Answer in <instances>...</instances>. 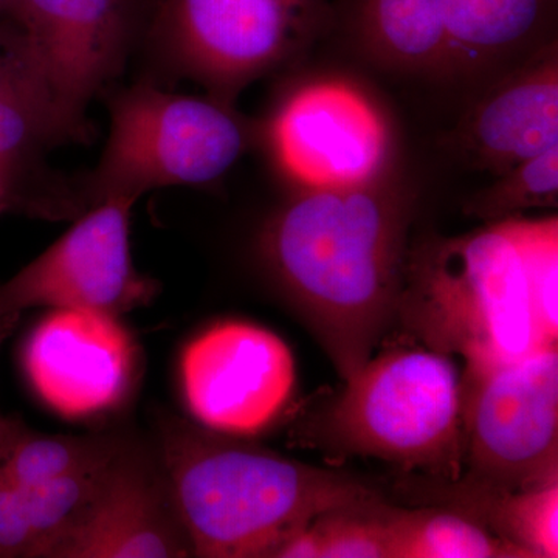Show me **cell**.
I'll use <instances>...</instances> for the list:
<instances>
[{"label": "cell", "instance_id": "obj_1", "mask_svg": "<svg viewBox=\"0 0 558 558\" xmlns=\"http://www.w3.org/2000/svg\"><path fill=\"white\" fill-rule=\"evenodd\" d=\"M410 218L403 191L381 179L303 191L264 229L267 267L344 381L398 315Z\"/></svg>", "mask_w": 558, "mask_h": 558}, {"label": "cell", "instance_id": "obj_2", "mask_svg": "<svg viewBox=\"0 0 558 558\" xmlns=\"http://www.w3.org/2000/svg\"><path fill=\"white\" fill-rule=\"evenodd\" d=\"M159 453L196 557L275 558L318 517L380 499L343 473L185 422L163 425Z\"/></svg>", "mask_w": 558, "mask_h": 558}, {"label": "cell", "instance_id": "obj_3", "mask_svg": "<svg viewBox=\"0 0 558 558\" xmlns=\"http://www.w3.org/2000/svg\"><path fill=\"white\" fill-rule=\"evenodd\" d=\"M398 315L425 347L468 368L515 362L539 341L509 219L409 253Z\"/></svg>", "mask_w": 558, "mask_h": 558}, {"label": "cell", "instance_id": "obj_4", "mask_svg": "<svg viewBox=\"0 0 558 558\" xmlns=\"http://www.w3.org/2000/svg\"><path fill=\"white\" fill-rule=\"evenodd\" d=\"M344 384L328 417L337 446L440 480L462 475L461 379L449 355L391 349Z\"/></svg>", "mask_w": 558, "mask_h": 558}, {"label": "cell", "instance_id": "obj_5", "mask_svg": "<svg viewBox=\"0 0 558 558\" xmlns=\"http://www.w3.org/2000/svg\"><path fill=\"white\" fill-rule=\"evenodd\" d=\"M110 132L83 185L92 205L137 202L150 190L204 185L233 168L250 130L229 102L160 89L153 80L110 95Z\"/></svg>", "mask_w": 558, "mask_h": 558}, {"label": "cell", "instance_id": "obj_6", "mask_svg": "<svg viewBox=\"0 0 558 558\" xmlns=\"http://www.w3.org/2000/svg\"><path fill=\"white\" fill-rule=\"evenodd\" d=\"M330 0H157L143 44L160 72L233 102L303 50L332 17Z\"/></svg>", "mask_w": 558, "mask_h": 558}, {"label": "cell", "instance_id": "obj_7", "mask_svg": "<svg viewBox=\"0 0 558 558\" xmlns=\"http://www.w3.org/2000/svg\"><path fill=\"white\" fill-rule=\"evenodd\" d=\"M461 422V483L515 492L558 481L557 344L465 369Z\"/></svg>", "mask_w": 558, "mask_h": 558}, {"label": "cell", "instance_id": "obj_8", "mask_svg": "<svg viewBox=\"0 0 558 558\" xmlns=\"http://www.w3.org/2000/svg\"><path fill=\"white\" fill-rule=\"evenodd\" d=\"M269 135L279 167L304 191L369 185L384 179L391 160L384 112L343 78L312 80L293 90Z\"/></svg>", "mask_w": 558, "mask_h": 558}, {"label": "cell", "instance_id": "obj_9", "mask_svg": "<svg viewBox=\"0 0 558 558\" xmlns=\"http://www.w3.org/2000/svg\"><path fill=\"white\" fill-rule=\"evenodd\" d=\"M135 202L92 205L38 258L0 282V318L16 325L33 307H83L120 315L153 300L156 286L135 270L130 218Z\"/></svg>", "mask_w": 558, "mask_h": 558}, {"label": "cell", "instance_id": "obj_10", "mask_svg": "<svg viewBox=\"0 0 558 558\" xmlns=\"http://www.w3.org/2000/svg\"><path fill=\"white\" fill-rule=\"evenodd\" d=\"M157 0H14L24 33L62 109L89 131L86 108L119 78L146 38Z\"/></svg>", "mask_w": 558, "mask_h": 558}, {"label": "cell", "instance_id": "obj_11", "mask_svg": "<svg viewBox=\"0 0 558 558\" xmlns=\"http://www.w3.org/2000/svg\"><path fill=\"white\" fill-rule=\"evenodd\" d=\"M183 398L211 432L252 436L269 427L295 388V359L277 333L223 322L191 340L180 360Z\"/></svg>", "mask_w": 558, "mask_h": 558}, {"label": "cell", "instance_id": "obj_12", "mask_svg": "<svg viewBox=\"0 0 558 558\" xmlns=\"http://www.w3.org/2000/svg\"><path fill=\"white\" fill-rule=\"evenodd\" d=\"M22 366L33 391L54 413L83 418L126 399L137 354L119 315L61 307L32 330Z\"/></svg>", "mask_w": 558, "mask_h": 558}, {"label": "cell", "instance_id": "obj_13", "mask_svg": "<svg viewBox=\"0 0 558 558\" xmlns=\"http://www.w3.org/2000/svg\"><path fill=\"white\" fill-rule=\"evenodd\" d=\"M193 556L160 461L126 446L100 494L50 558H175Z\"/></svg>", "mask_w": 558, "mask_h": 558}, {"label": "cell", "instance_id": "obj_14", "mask_svg": "<svg viewBox=\"0 0 558 558\" xmlns=\"http://www.w3.org/2000/svg\"><path fill=\"white\" fill-rule=\"evenodd\" d=\"M461 142L478 167L497 174L558 148L556 46L539 51L473 105Z\"/></svg>", "mask_w": 558, "mask_h": 558}, {"label": "cell", "instance_id": "obj_15", "mask_svg": "<svg viewBox=\"0 0 558 558\" xmlns=\"http://www.w3.org/2000/svg\"><path fill=\"white\" fill-rule=\"evenodd\" d=\"M89 138L62 109L21 28L0 20V175L22 201L20 183L39 167L44 154L68 142Z\"/></svg>", "mask_w": 558, "mask_h": 558}, {"label": "cell", "instance_id": "obj_16", "mask_svg": "<svg viewBox=\"0 0 558 558\" xmlns=\"http://www.w3.org/2000/svg\"><path fill=\"white\" fill-rule=\"evenodd\" d=\"M442 481V480H440ZM444 508L457 510L519 546L529 558L558 557V481L526 490H488L461 481L433 487Z\"/></svg>", "mask_w": 558, "mask_h": 558}, {"label": "cell", "instance_id": "obj_17", "mask_svg": "<svg viewBox=\"0 0 558 558\" xmlns=\"http://www.w3.org/2000/svg\"><path fill=\"white\" fill-rule=\"evenodd\" d=\"M355 24L368 50L389 65H449L446 0H359Z\"/></svg>", "mask_w": 558, "mask_h": 558}, {"label": "cell", "instance_id": "obj_18", "mask_svg": "<svg viewBox=\"0 0 558 558\" xmlns=\"http://www.w3.org/2000/svg\"><path fill=\"white\" fill-rule=\"evenodd\" d=\"M126 442L108 436H49L21 418L0 422V476L16 487L68 478L108 464Z\"/></svg>", "mask_w": 558, "mask_h": 558}, {"label": "cell", "instance_id": "obj_19", "mask_svg": "<svg viewBox=\"0 0 558 558\" xmlns=\"http://www.w3.org/2000/svg\"><path fill=\"white\" fill-rule=\"evenodd\" d=\"M389 558H529L476 521L446 508L384 506Z\"/></svg>", "mask_w": 558, "mask_h": 558}, {"label": "cell", "instance_id": "obj_20", "mask_svg": "<svg viewBox=\"0 0 558 558\" xmlns=\"http://www.w3.org/2000/svg\"><path fill=\"white\" fill-rule=\"evenodd\" d=\"M549 0H446L449 64L509 49L537 31Z\"/></svg>", "mask_w": 558, "mask_h": 558}, {"label": "cell", "instance_id": "obj_21", "mask_svg": "<svg viewBox=\"0 0 558 558\" xmlns=\"http://www.w3.org/2000/svg\"><path fill=\"white\" fill-rule=\"evenodd\" d=\"M385 502L332 510L312 521L275 558H389Z\"/></svg>", "mask_w": 558, "mask_h": 558}, {"label": "cell", "instance_id": "obj_22", "mask_svg": "<svg viewBox=\"0 0 558 558\" xmlns=\"http://www.w3.org/2000/svg\"><path fill=\"white\" fill-rule=\"evenodd\" d=\"M557 202L558 148H553L501 172L488 189L465 204V213L498 222L515 218L524 209L557 207Z\"/></svg>", "mask_w": 558, "mask_h": 558}, {"label": "cell", "instance_id": "obj_23", "mask_svg": "<svg viewBox=\"0 0 558 558\" xmlns=\"http://www.w3.org/2000/svg\"><path fill=\"white\" fill-rule=\"evenodd\" d=\"M519 244L539 341L558 340V219H509Z\"/></svg>", "mask_w": 558, "mask_h": 558}, {"label": "cell", "instance_id": "obj_24", "mask_svg": "<svg viewBox=\"0 0 558 558\" xmlns=\"http://www.w3.org/2000/svg\"><path fill=\"white\" fill-rule=\"evenodd\" d=\"M14 204H17L16 196H14L9 183L5 182V179L0 175V211Z\"/></svg>", "mask_w": 558, "mask_h": 558}, {"label": "cell", "instance_id": "obj_25", "mask_svg": "<svg viewBox=\"0 0 558 558\" xmlns=\"http://www.w3.org/2000/svg\"><path fill=\"white\" fill-rule=\"evenodd\" d=\"M14 328H16V325H13V323L5 322V319L0 318V348H2V344L5 343L7 339H9ZM2 418L3 416L2 414H0V422H2Z\"/></svg>", "mask_w": 558, "mask_h": 558}, {"label": "cell", "instance_id": "obj_26", "mask_svg": "<svg viewBox=\"0 0 558 558\" xmlns=\"http://www.w3.org/2000/svg\"><path fill=\"white\" fill-rule=\"evenodd\" d=\"M13 2L14 0H0V20H3V17H9Z\"/></svg>", "mask_w": 558, "mask_h": 558}]
</instances>
